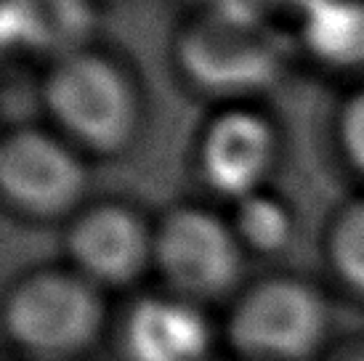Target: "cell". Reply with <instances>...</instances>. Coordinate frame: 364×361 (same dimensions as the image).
Masks as SVG:
<instances>
[{"label":"cell","instance_id":"cell-1","mask_svg":"<svg viewBox=\"0 0 364 361\" xmlns=\"http://www.w3.org/2000/svg\"><path fill=\"white\" fill-rule=\"evenodd\" d=\"M176 53L197 88L215 96H245L277 80L284 41L250 6L208 9L181 32Z\"/></svg>","mask_w":364,"mask_h":361},{"label":"cell","instance_id":"cell-2","mask_svg":"<svg viewBox=\"0 0 364 361\" xmlns=\"http://www.w3.org/2000/svg\"><path fill=\"white\" fill-rule=\"evenodd\" d=\"M3 319L9 338L30 359L67 361L99 340L104 301L77 271H38L9 292Z\"/></svg>","mask_w":364,"mask_h":361},{"label":"cell","instance_id":"cell-3","mask_svg":"<svg viewBox=\"0 0 364 361\" xmlns=\"http://www.w3.org/2000/svg\"><path fill=\"white\" fill-rule=\"evenodd\" d=\"M43 99L61 131L99 154L125 149L139 122L128 77L117 64L88 50L53 64Z\"/></svg>","mask_w":364,"mask_h":361},{"label":"cell","instance_id":"cell-4","mask_svg":"<svg viewBox=\"0 0 364 361\" xmlns=\"http://www.w3.org/2000/svg\"><path fill=\"white\" fill-rule=\"evenodd\" d=\"M330 311L311 284L290 276L263 279L237 301L229 319L242 361H306L327 338Z\"/></svg>","mask_w":364,"mask_h":361},{"label":"cell","instance_id":"cell-5","mask_svg":"<svg viewBox=\"0 0 364 361\" xmlns=\"http://www.w3.org/2000/svg\"><path fill=\"white\" fill-rule=\"evenodd\" d=\"M242 250L232 226L203 208H178L154 231V266L173 295L192 303L232 290Z\"/></svg>","mask_w":364,"mask_h":361},{"label":"cell","instance_id":"cell-6","mask_svg":"<svg viewBox=\"0 0 364 361\" xmlns=\"http://www.w3.org/2000/svg\"><path fill=\"white\" fill-rule=\"evenodd\" d=\"M0 189L19 212L53 218L77 205L85 189L80 157L35 128H19L0 144Z\"/></svg>","mask_w":364,"mask_h":361},{"label":"cell","instance_id":"cell-7","mask_svg":"<svg viewBox=\"0 0 364 361\" xmlns=\"http://www.w3.org/2000/svg\"><path fill=\"white\" fill-rule=\"evenodd\" d=\"M75 271L96 287L131 284L154 263V231L122 205L85 210L67 234Z\"/></svg>","mask_w":364,"mask_h":361},{"label":"cell","instance_id":"cell-8","mask_svg":"<svg viewBox=\"0 0 364 361\" xmlns=\"http://www.w3.org/2000/svg\"><path fill=\"white\" fill-rule=\"evenodd\" d=\"M277 154L274 128L250 109H226L213 117L200 144V168L218 194L245 200L261 189Z\"/></svg>","mask_w":364,"mask_h":361},{"label":"cell","instance_id":"cell-9","mask_svg":"<svg viewBox=\"0 0 364 361\" xmlns=\"http://www.w3.org/2000/svg\"><path fill=\"white\" fill-rule=\"evenodd\" d=\"M125 361H208L213 330L197 303L154 295L133 303L120 335Z\"/></svg>","mask_w":364,"mask_h":361},{"label":"cell","instance_id":"cell-10","mask_svg":"<svg viewBox=\"0 0 364 361\" xmlns=\"http://www.w3.org/2000/svg\"><path fill=\"white\" fill-rule=\"evenodd\" d=\"M93 30L88 0H3L0 35L6 45L67 59L80 53Z\"/></svg>","mask_w":364,"mask_h":361},{"label":"cell","instance_id":"cell-11","mask_svg":"<svg viewBox=\"0 0 364 361\" xmlns=\"http://www.w3.org/2000/svg\"><path fill=\"white\" fill-rule=\"evenodd\" d=\"M306 43L327 64H364V0H316L306 19Z\"/></svg>","mask_w":364,"mask_h":361},{"label":"cell","instance_id":"cell-12","mask_svg":"<svg viewBox=\"0 0 364 361\" xmlns=\"http://www.w3.org/2000/svg\"><path fill=\"white\" fill-rule=\"evenodd\" d=\"M232 229L242 247L272 255L287 247L293 237V215L279 200L255 191L237 202Z\"/></svg>","mask_w":364,"mask_h":361},{"label":"cell","instance_id":"cell-13","mask_svg":"<svg viewBox=\"0 0 364 361\" xmlns=\"http://www.w3.org/2000/svg\"><path fill=\"white\" fill-rule=\"evenodd\" d=\"M327 250L341 281L364 298V200L351 202L338 212Z\"/></svg>","mask_w":364,"mask_h":361},{"label":"cell","instance_id":"cell-14","mask_svg":"<svg viewBox=\"0 0 364 361\" xmlns=\"http://www.w3.org/2000/svg\"><path fill=\"white\" fill-rule=\"evenodd\" d=\"M338 139H341L346 160L364 176V88L356 90L346 101L338 120Z\"/></svg>","mask_w":364,"mask_h":361},{"label":"cell","instance_id":"cell-15","mask_svg":"<svg viewBox=\"0 0 364 361\" xmlns=\"http://www.w3.org/2000/svg\"><path fill=\"white\" fill-rule=\"evenodd\" d=\"M351 361H364V356H356V359H351Z\"/></svg>","mask_w":364,"mask_h":361},{"label":"cell","instance_id":"cell-16","mask_svg":"<svg viewBox=\"0 0 364 361\" xmlns=\"http://www.w3.org/2000/svg\"><path fill=\"white\" fill-rule=\"evenodd\" d=\"M311 3H316V0H311Z\"/></svg>","mask_w":364,"mask_h":361}]
</instances>
